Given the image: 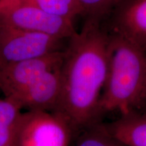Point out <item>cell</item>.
<instances>
[{"mask_svg": "<svg viewBox=\"0 0 146 146\" xmlns=\"http://www.w3.org/2000/svg\"><path fill=\"white\" fill-rule=\"evenodd\" d=\"M19 3H29L45 12L73 21L78 15L83 16V9L78 0H7L3 7Z\"/></svg>", "mask_w": 146, "mask_h": 146, "instance_id": "obj_10", "label": "cell"}, {"mask_svg": "<svg viewBox=\"0 0 146 146\" xmlns=\"http://www.w3.org/2000/svg\"><path fill=\"white\" fill-rule=\"evenodd\" d=\"M62 40L0 22V69L18 62L61 50Z\"/></svg>", "mask_w": 146, "mask_h": 146, "instance_id": "obj_4", "label": "cell"}, {"mask_svg": "<svg viewBox=\"0 0 146 146\" xmlns=\"http://www.w3.org/2000/svg\"><path fill=\"white\" fill-rule=\"evenodd\" d=\"M64 50L23 60L0 69V91L10 97L50 71L61 68Z\"/></svg>", "mask_w": 146, "mask_h": 146, "instance_id": "obj_6", "label": "cell"}, {"mask_svg": "<svg viewBox=\"0 0 146 146\" xmlns=\"http://www.w3.org/2000/svg\"><path fill=\"white\" fill-rule=\"evenodd\" d=\"M0 22L60 39H69L76 32L72 20L48 13L29 3H16L0 9Z\"/></svg>", "mask_w": 146, "mask_h": 146, "instance_id": "obj_5", "label": "cell"}, {"mask_svg": "<svg viewBox=\"0 0 146 146\" xmlns=\"http://www.w3.org/2000/svg\"><path fill=\"white\" fill-rule=\"evenodd\" d=\"M0 146H16V131L0 122Z\"/></svg>", "mask_w": 146, "mask_h": 146, "instance_id": "obj_14", "label": "cell"}, {"mask_svg": "<svg viewBox=\"0 0 146 146\" xmlns=\"http://www.w3.org/2000/svg\"><path fill=\"white\" fill-rule=\"evenodd\" d=\"M22 110L12 100L7 98L0 100V122L16 131Z\"/></svg>", "mask_w": 146, "mask_h": 146, "instance_id": "obj_13", "label": "cell"}, {"mask_svg": "<svg viewBox=\"0 0 146 146\" xmlns=\"http://www.w3.org/2000/svg\"><path fill=\"white\" fill-rule=\"evenodd\" d=\"M144 113H145V114H146V112H144Z\"/></svg>", "mask_w": 146, "mask_h": 146, "instance_id": "obj_17", "label": "cell"}, {"mask_svg": "<svg viewBox=\"0 0 146 146\" xmlns=\"http://www.w3.org/2000/svg\"><path fill=\"white\" fill-rule=\"evenodd\" d=\"M146 112V89L144 93L143 99H142L141 103L140 104V106L137 112H139V113H144Z\"/></svg>", "mask_w": 146, "mask_h": 146, "instance_id": "obj_15", "label": "cell"}, {"mask_svg": "<svg viewBox=\"0 0 146 146\" xmlns=\"http://www.w3.org/2000/svg\"><path fill=\"white\" fill-rule=\"evenodd\" d=\"M7 1V0H0V3L3 2V1Z\"/></svg>", "mask_w": 146, "mask_h": 146, "instance_id": "obj_16", "label": "cell"}, {"mask_svg": "<svg viewBox=\"0 0 146 146\" xmlns=\"http://www.w3.org/2000/svg\"><path fill=\"white\" fill-rule=\"evenodd\" d=\"M76 138L73 146H128L112 135L102 122L84 129Z\"/></svg>", "mask_w": 146, "mask_h": 146, "instance_id": "obj_11", "label": "cell"}, {"mask_svg": "<svg viewBox=\"0 0 146 146\" xmlns=\"http://www.w3.org/2000/svg\"><path fill=\"white\" fill-rule=\"evenodd\" d=\"M83 9V16L103 21L120 0H78Z\"/></svg>", "mask_w": 146, "mask_h": 146, "instance_id": "obj_12", "label": "cell"}, {"mask_svg": "<svg viewBox=\"0 0 146 146\" xmlns=\"http://www.w3.org/2000/svg\"><path fill=\"white\" fill-rule=\"evenodd\" d=\"M102 21L86 18L81 31L69 38L61 66L62 92L56 112L76 135L101 122L100 101L108 68L109 33Z\"/></svg>", "mask_w": 146, "mask_h": 146, "instance_id": "obj_1", "label": "cell"}, {"mask_svg": "<svg viewBox=\"0 0 146 146\" xmlns=\"http://www.w3.org/2000/svg\"><path fill=\"white\" fill-rule=\"evenodd\" d=\"M146 89V52L125 36L109 34L108 68L100 98V118L138 110Z\"/></svg>", "mask_w": 146, "mask_h": 146, "instance_id": "obj_2", "label": "cell"}, {"mask_svg": "<svg viewBox=\"0 0 146 146\" xmlns=\"http://www.w3.org/2000/svg\"><path fill=\"white\" fill-rule=\"evenodd\" d=\"M110 133L128 146H146V114L131 112L105 124Z\"/></svg>", "mask_w": 146, "mask_h": 146, "instance_id": "obj_9", "label": "cell"}, {"mask_svg": "<svg viewBox=\"0 0 146 146\" xmlns=\"http://www.w3.org/2000/svg\"><path fill=\"white\" fill-rule=\"evenodd\" d=\"M109 16L112 32L146 52V0H120Z\"/></svg>", "mask_w": 146, "mask_h": 146, "instance_id": "obj_8", "label": "cell"}, {"mask_svg": "<svg viewBox=\"0 0 146 146\" xmlns=\"http://www.w3.org/2000/svg\"><path fill=\"white\" fill-rule=\"evenodd\" d=\"M62 92L61 68L50 71L7 98L21 110L54 112L59 104Z\"/></svg>", "mask_w": 146, "mask_h": 146, "instance_id": "obj_7", "label": "cell"}, {"mask_svg": "<svg viewBox=\"0 0 146 146\" xmlns=\"http://www.w3.org/2000/svg\"><path fill=\"white\" fill-rule=\"evenodd\" d=\"M76 134L56 112H22L16 129V146H70Z\"/></svg>", "mask_w": 146, "mask_h": 146, "instance_id": "obj_3", "label": "cell"}]
</instances>
